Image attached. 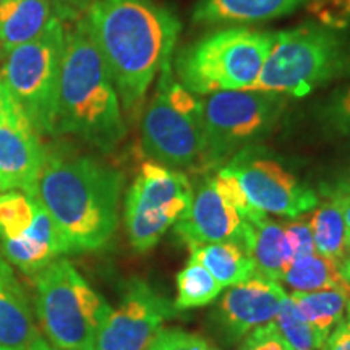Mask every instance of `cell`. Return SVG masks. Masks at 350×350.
<instances>
[{
	"mask_svg": "<svg viewBox=\"0 0 350 350\" xmlns=\"http://www.w3.org/2000/svg\"><path fill=\"white\" fill-rule=\"evenodd\" d=\"M83 20L126 116L138 117L152 80L170 64L180 20L157 0H98Z\"/></svg>",
	"mask_w": 350,
	"mask_h": 350,
	"instance_id": "obj_1",
	"label": "cell"
},
{
	"mask_svg": "<svg viewBox=\"0 0 350 350\" xmlns=\"http://www.w3.org/2000/svg\"><path fill=\"white\" fill-rule=\"evenodd\" d=\"M124 175L90 156L47 151L36 198L59 230L67 253L96 252L119 224Z\"/></svg>",
	"mask_w": 350,
	"mask_h": 350,
	"instance_id": "obj_2",
	"label": "cell"
},
{
	"mask_svg": "<svg viewBox=\"0 0 350 350\" xmlns=\"http://www.w3.org/2000/svg\"><path fill=\"white\" fill-rule=\"evenodd\" d=\"M57 133L75 135L103 152L116 150L126 135L116 85L85 20L65 31Z\"/></svg>",
	"mask_w": 350,
	"mask_h": 350,
	"instance_id": "obj_3",
	"label": "cell"
},
{
	"mask_svg": "<svg viewBox=\"0 0 350 350\" xmlns=\"http://www.w3.org/2000/svg\"><path fill=\"white\" fill-rule=\"evenodd\" d=\"M275 33L248 26L217 29L182 47L175 55V75L196 96L250 90L260 77Z\"/></svg>",
	"mask_w": 350,
	"mask_h": 350,
	"instance_id": "obj_4",
	"label": "cell"
},
{
	"mask_svg": "<svg viewBox=\"0 0 350 350\" xmlns=\"http://www.w3.org/2000/svg\"><path fill=\"white\" fill-rule=\"evenodd\" d=\"M347 65L342 39L334 29L305 23L275 33V41L250 90L304 98L326 85Z\"/></svg>",
	"mask_w": 350,
	"mask_h": 350,
	"instance_id": "obj_5",
	"label": "cell"
},
{
	"mask_svg": "<svg viewBox=\"0 0 350 350\" xmlns=\"http://www.w3.org/2000/svg\"><path fill=\"white\" fill-rule=\"evenodd\" d=\"M36 312L57 350H88L111 305L65 258L34 275Z\"/></svg>",
	"mask_w": 350,
	"mask_h": 350,
	"instance_id": "obj_6",
	"label": "cell"
},
{
	"mask_svg": "<svg viewBox=\"0 0 350 350\" xmlns=\"http://www.w3.org/2000/svg\"><path fill=\"white\" fill-rule=\"evenodd\" d=\"M65 29L59 16L33 41L7 52L0 81L34 130L54 135Z\"/></svg>",
	"mask_w": 350,
	"mask_h": 350,
	"instance_id": "obj_7",
	"label": "cell"
},
{
	"mask_svg": "<svg viewBox=\"0 0 350 350\" xmlns=\"http://www.w3.org/2000/svg\"><path fill=\"white\" fill-rule=\"evenodd\" d=\"M286 99L253 90L219 91L203 100L206 150L201 170L221 169L243 148L262 142L281 119Z\"/></svg>",
	"mask_w": 350,
	"mask_h": 350,
	"instance_id": "obj_8",
	"label": "cell"
},
{
	"mask_svg": "<svg viewBox=\"0 0 350 350\" xmlns=\"http://www.w3.org/2000/svg\"><path fill=\"white\" fill-rule=\"evenodd\" d=\"M193 185L182 170L146 161L125 196V227L135 252L152 250L193 201Z\"/></svg>",
	"mask_w": 350,
	"mask_h": 350,
	"instance_id": "obj_9",
	"label": "cell"
},
{
	"mask_svg": "<svg viewBox=\"0 0 350 350\" xmlns=\"http://www.w3.org/2000/svg\"><path fill=\"white\" fill-rule=\"evenodd\" d=\"M226 167L237 177L253 206L262 213L295 219L319 204L317 191L261 144L243 148Z\"/></svg>",
	"mask_w": 350,
	"mask_h": 350,
	"instance_id": "obj_10",
	"label": "cell"
},
{
	"mask_svg": "<svg viewBox=\"0 0 350 350\" xmlns=\"http://www.w3.org/2000/svg\"><path fill=\"white\" fill-rule=\"evenodd\" d=\"M178 310L154 287L130 279L117 308H111L88 350H146Z\"/></svg>",
	"mask_w": 350,
	"mask_h": 350,
	"instance_id": "obj_11",
	"label": "cell"
},
{
	"mask_svg": "<svg viewBox=\"0 0 350 350\" xmlns=\"http://www.w3.org/2000/svg\"><path fill=\"white\" fill-rule=\"evenodd\" d=\"M142 144L152 161L170 169H201L206 150L203 117L175 111L157 86L142 117Z\"/></svg>",
	"mask_w": 350,
	"mask_h": 350,
	"instance_id": "obj_12",
	"label": "cell"
},
{
	"mask_svg": "<svg viewBox=\"0 0 350 350\" xmlns=\"http://www.w3.org/2000/svg\"><path fill=\"white\" fill-rule=\"evenodd\" d=\"M47 150L39 133L15 103L0 122V193L36 195Z\"/></svg>",
	"mask_w": 350,
	"mask_h": 350,
	"instance_id": "obj_13",
	"label": "cell"
},
{
	"mask_svg": "<svg viewBox=\"0 0 350 350\" xmlns=\"http://www.w3.org/2000/svg\"><path fill=\"white\" fill-rule=\"evenodd\" d=\"M286 295L279 282L255 273L247 281L229 287L219 301L214 319L224 338L237 342L256 327L273 323Z\"/></svg>",
	"mask_w": 350,
	"mask_h": 350,
	"instance_id": "obj_14",
	"label": "cell"
},
{
	"mask_svg": "<svg viewBox=\"0 0 350 350\" xmlns=\"http://www.w3.org/2000/svg\"><path fill=\"white\" fill-rule=\"evenodd\" d=\"M245 222L242 214L217 190L213 175H206L193 191L190 209L175 224V232L188 250L229 240L242 243Z\"/></svg>",
	"mask_w": 350,
	"mask_h": 350,
	"instance_id": "obj_15",
	"label": "cell"
},
{
	"mask_svg": "<svg viewBox=\"0 0 350 350\" xmlns=\"http://www.w3.org/2000/svg\"><path fill=\"white\" fill-rule=\"evenodd\" d=\"M0 247L8 262L33 278L60 255L67 253L54 221L39 200L29 230L18 239L3 240Z\"/></svg>",
	"mask_w": 350,
	"mask_h": 350,
	"instance_id": "obj_16",
	"label": "cell"
},
{
	"mask_svg": "<svg viewBox=\"0 0 350 350\" xmlns=\"http://www.w3.org/2000/svg\"><path fill=\"white\" fill-rule=\"evenodd\" d=\"M242 245L255 262L256 274L271 281L281 282L294 262V250L284 224L271 221L266 213L245 222Z\"/></svg>",
	"mask_w": 350,
	"mask_h": 350,
	"instance_id": "obj_17",
	"label": "cell"
},
{
	"mask_svg": "<svg viewBox=\"0 0 350 350\" xmlns=\"http://www.w3.org/2000/svg\"><path fill=\"white\" fill-rule=\"evenodd\" d=\"M308 0H196L195 25H253L287 16Z\"/></svg>",
	"mask_w": 350,
	"mask_h": 350,
	"instance_id": "obj_18",
	"label": "cell"
},
{
	"mask_svg": "<svg viewBox=\"0 0 350 350\" xmlns=\"http://www.w3.org/2000/svg\"><path fill=\"white\" fill-rule=\"evenodd\" d=\"M39 338L31 306L7 260L0 256V349H25Z\"/></svg>",
	"mask_w": 350,
	"mask_h": 350,
	"instance_id": "obj_19",
	"label": "cell"
},
{
	"mask_svg": "<svg viewBox=\"0 0 350 350\" xmlns=\"http://www.w3.org/2000/svg\"><path fill=\"white\" fill-rule=\"evenodd\" d=\"M55 16L51 0H3L0 3V46L10 52L33 41Z\"/></svg>",
	"mask_w": 350,
	"mask_h": 350,
	"instance_id": "obj_20",
	"label": "cell"
},
{
	"mask_svg": "<svg viewBox=\"0 0 350 350\" xmlns=\"http://www.w3.org/2000/svg\"><path fill=\"white\" fill-rule=\"evenodd\" d=\"M191 256L214 275L222 287H232L247 281L256 273L255 262L240 242H217L191 248Z\"/></svg>",
	"mask_w": 350,
	"mask_h": 350,
	"instance_id": "obj_21",
	"label": "cell"
},
{
	"mask_svg": "<svg viewBox=\"0 0 350 350\" xmlns=\"http://www.w3.org/2000/svg\"><path fill=\"white\" fill-rule=\"evenodd\" d=\"M282 281L294 292L340 291L350 297V286L340 274L339 262L318 253L297 258Z\"/></svg>",
	"mask_w": 350,
	"mask_h": 350,
	"instance_id": "obj_22",
	"label": "cell"
},
{
	"mask_svg": "<svg viewBox=\"0 0 350 350\" xmlns=\"http://www.w3.org/2000/svg\"><path fill=\"white\" fill-rule=\"evenodd\" d=\"M297 313L326 342L329 332L342 319L350 297L340 291L292 292Z\"/></svg>",
	"mask_w": 350,
	"mask_h": 350,
	"instance_id": "obj_23",
	"label": "cell"
},
{
	"mask_svg": "<svg viewBox=\"0 0 350 350\" xmlns=\"http://www.w3.org/2000/svg\"><path fill=\"white\" fill-rule=\"evenodd\" d=\"M308 222L318 255L331 258L338 262L347 255L345 222L342 211L336 201L327 200L318 204Z\"/></svg>",
	"mask_w": 350,
	"mask_h": 350,
	"instance_id": "obj_24",
	"label": "cell"
},
{
	"mask_svg": "<svg viewBox=\"0 0 350 350\" xmlns=\"http://www.w3.org/2000/svg\"><path fill=\"white\" fill-rule=\"evenodd\" d=\"M222 288L200 261L190 258L188 265L177 274V299L174 305L178 312L206 306L221 295Z\"/></svg>",
	"mask_w": 350,
	"mask_h": 350,
	"instance_id": "obj_25",
	"label": "cell"
},
{
	"mask_svg": "<svg viewBox=\"0 0 350 350\" xmlns=\"http://www.w3.org/2000/svg\"><path fill=\"white\" fill-rule=\"evenodd\" d=\"M38 200L25 191L0 193V240H13L29 230L36 214Z\"/></svg>",
	"mask_w": 350,
	"mask_h": 350,
	"instance_id": "obj_26",
	"label": "cell"
},
{
	"mask_svg": "<svg viewBox=\"0 0 350 350\" xmlns=\"http://www.w3.org/2000/svg\"><path fill=\"white\" fill-rule=\"evenodd\" d=\"M274 323L278 329L281 331L282 338L291 344L294 350H318L325 345V340L300 318L294 301L288 295L282 299L281 308L275 314Z\"/></svg>",
	"mask_w": 350,
	"mask_h": 350,
	"instance_id": "obj_27",
	"label": "cell"
},
{
	"mask_svg": "<svg viewBox=\"0 0 350 350\" xmlns=\"http://www.w3.org/2000/svg\"><path fill=\"white\" fill-rule=\"evenodd\" d=\"M146 350H219L217 347L195 332H188L177 327H163Z\"/></svg>",
	"mask_w": 350,
	"mask_h": 350,
	"instance_id": "obj_28",
	"label": "cell"
},
{
	"mask_svg": "<svg viewBox=\"0 0 350 350\" xmlns=\"http://www.w3.org/2000/svg\"><path fill=\"white\" fill-rule=\"evenodd\" d=\"M321 117L327 129L342 137H350V86L331 94Z\"/></svg>",
	"mask_w": 350,
	"mask_h": 350,
	"instance_id": "obj_29",
	"label": "cell"
},
{
	"mask_svg": "<svg viewBox=\"0 0 350 350\" xmlns=\"http://www.w3.org/2000/svg\"><path fill=\"white\" fill-rule=\"evenodd\" d=\"M306 5L319 23L334 31L350 21V0H308Z\"/></svg>",
	"mask_w": 350,
	"mask_h": 350,
	"instance_id": "obj_30",
	"label": "cell"
},
{
	"mask_svg": "<svg viewBox=\"0 0 350 350\" xmlns=\"http://www.w3.org/2000/svg\"><path fill=\"white\" fill-rule=\"evenodd\" d=\"M239 350H294L282 338L275 323L262 325L245 336Z\"/></svg>",
	"mask_w": 350,
	"mask_h": 350,
	"instance_id": "obj_31",
	"label": "cell"
},
{
	"mask_svg": "<svg viewBox=\"0 0 350 350\" xmlns=\"http://www.w3.org/2000/svg\"><path fill=\"white\" fill-rule=\"evenodd\" d=\"M284 229H286V235L292 245V250H294V261L297 258L317 253L308 219L295 217L294 221L286 222Z\"/></svg>",
	"mask_w": 350,
	"mask_h": 350,
	"instance_id": "obj_32",
	"label": "cell"
},
{
	"mask_svg": "<svg viewBox=\"0 0 350 350\" xmlns=\"http://www.w3.org/2000/svg\"><path fill=\"white\" fill-rule=\"evenodd\" d=\"M321 350H350V301L342 319L329 332Z\"/></svg>",
	"mask_w": 350,
	"mask_h": 350,
	"instance_id": "obj_33",
	"label": "cell"
},
{
	"mask_svg": "<svg viewBox=\"0 0 350 350\" xmlns=\"http://www.w3.org/2000/svg\"><path fill=\"white\" fill-rule=\"evenodd\" d=\"M323 193L329 200H350V169L332 185L323 187Z\"/></svg>",
	"mask_w": 350,
	"mask_h": 350,
	"instance_id": "obj_34",
	"label": "cell"
},
{
	"mask_svg": "<svg viewBox=\"0 0 350 350\" xmlns=\"http://www.w3.org/2000/svg\"><path fill=\"white\" fill-rule=\"evenodd\" d=\"M62 2V12H80L88 10L98 0H60Z\"/></svg>",
	"mask_w": 350,
	"mask_h": 350,
	"instance_id": "obj_35",
	"label": "cell"
},
{
	"mask_svg": "<svg viewBox=\"0 0 350 350\" xmlns=\"http://www.w3.org/2000/svg\"><path fill=\"white\" fill-rule=\"evenodd\" d=\"M339 204L345 222V242H347V253L350 248V200H332Z\"/></svg>",
	"mask_w": 350,
	"mask_h": 350,
	"instance_id": "obj_36",
	"label": "cell"
},
{
	"mask_svg": "<svg viewBox=\"0 0 350 350\" xmlns=\"http://www.w3.org/2000/svg\"><path fill=\"white\" fill-rule=\"evenodd\" d=\"M12 104H13V100L10 98V94H8L5 86L2 85V81H0V122L3 120V117L7 116V112L10 111Z\"/></svg>",
	"mask_w": 350,
	"mask_h": 350,
	"instance_id": "obj_37",
	"label": "cell"
},
{
	"mask_svg": "<svg viewBox=\"0 0 350 350\" xmlns=\"http://www.w3.org/2000/svg\"><path fill=\"white\" fill-rule=\"evenodd\" d=\"M0 350H55V349L52 347V345L47 342L46 339L38 338L36 340H33V342L25 349H0Z\"/></svg>",
	"mask_w": 350,
	"mask_h": 350,
	"instance_id": "obj_38",
	"label": "cell"
},
{
	"mask_svg": "<svg viewBox=\"0 0 350 350\" xmlns=\"http://www.w3.org/2000/svg\"><path fill=\"white\" fill-rule=\"evenodd\" d=\"M339 271L340 274H342V278L345 279V282L350 286V253L339 261Z\"/></svg>",
	"mask_w": 350,
	"mask_h": 350,
	"instance_id": "obj_39",
	"label": "cell"
},
{
	"mask_svg": "<svg viewBox=\"0 0 350 350\" xmlns=\"http://www.w3.org/2000/svg\"><path fill=\"white\" fill-rule=\"evenodd\" d=\"M349 253H350V248H349Z\"/></svg>",
	"mask_w": 350,
	"mask_h": 350,
	"instance_id": "obj_40",
	"label": "cell"
}]
</instances>
